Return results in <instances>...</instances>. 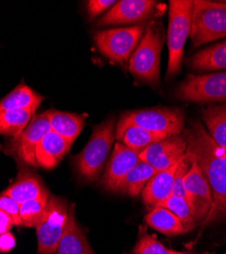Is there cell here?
Instances as JSON below:
<instances>
[{"mask_svg": "<svg viewBox=\"0 0 226 254\" xmlns=\"http://www.w3.org/2000/svg\"><path fill=\"white\" fill-rule=\"evenodd\" d=\"M183 133L188 142L186 154L198 164L212 193L211 210L202 224L206 226L226 217V151L199 121H193Z\"/></svg>", "mask_w": 226, "mask_h": 254, "instance_id": "6da1fadb", "label": "cell"}, {"mask_svg": "<svg viewBox=\"0 0 226 254\" xmlns=\"http://www.w3.org/2000/svg\"><path fill=\"white\" fill-rule=\"evenodd\" d=\"M164 40L165 34L163 25L152 20L130 58L129 70L136 79L158 86L160 82V57Z\"/></svg>", "mask_w": 226, "mask_h": 254, "instance_id": "7a4b0ae2", "label": "cell"}, {"mask_svg": "<svg viewBox=\"0 0 226 254\" xmlns=\"http://www.w3.org/2000/svg\"><path fill=\"white\" fill-rule=\"evenodd\" d=\"M115 127L114 116L95 126L89 142L84 150L75 157L76 171L86 181L95 182L103 170L115 139Z\"/></svg>", "mask_w": 226, "mask_h": 254, "instance_id": "3957f363", "label": "cell"}, {"mask_svg": "<svg viewBox=\"0 0 226 254\" xmlns=\"http://www.w3.org/2000/svg\"><path fill=\"white\" fill-rule=\"evenodd\" d=\"M194 1L171 0L169 2V22L167 30L168 64L166 77H172L181 70L183 49L191 35Z\"/></svg>", "mask_w": 226, "mask_h": 254, "instance_id": "277c9868", "label": "cell"}, {"mask_svg": "<svg viewBox=\"0 0 226 254\" xmlns=\"http://www.w3.org/2000/svg\"><path fill=\"white\" fill-rule=\"evenodd\" d=\"M129 125L140 126L154 132L168 136L180 135L184 131V115L179 109L153 108L122 113L116 124L115 137Z\"/></svg>", "mask_w": 226, "mask_h": 254, "instance_id": "5b68a950", "label": "cell"}, {"mask_svg": "<svg viewBox=\"0 0 226 254\" xmlns=\"http://www.w3.org/2000/svg\"><path fill=\"white\" fill-rule=\"evenodd\" d=\"M190 37L194 47L226 37V1L195 0Z\"/></svg>", "mask_w": 226, "mask_h": 254, "instance_id": "8992f818", "label": "cell"}, {"mask_svg": "<svg viewBox=\"0 0 226 254\" xmlns=\"http://www.w3.org/2000/svg\"><path fill=\"white\" fill-rule=\"evenodd\" d=\"M70 208L66 199L50 194L44 216L36 227L38 254H56L67 227Z\"/></svg>", "mask_w": 226, "mask_h": 254, "instance_id": "52a82bcc", "label": "cell"}, {"mask_svg": "<svg viewBox=\"0 0 226 254\" xmlns=\"http://www.w3.org/2000/svg\"><path fill=\"white\" fill-rule=\"evenodd\" d=\"M144 25L97 31L94 40L99 51L109 60L126 65L144 35Z\"/></svg>", "mask_w": 226, "mask_h": 254, "instance_id": "ba28073f", "label": "cell"}, {"mask_svg": "<svg viewBox=\"0 0 226 254\" xmlns=\"http://www.w3.org/2000/svg\"><path fill=\"white\" fill-rule=\"evenodd\" d=\"M48 111L34 116L19 135L6 140L2 151L12 156L18 163L37 167L36 150L39 142L50 131Z\"/></svg>", "mask_w": 226, "mask_h": 254, "instance_id": "9c48e42d", "label": "cell"}, {"mask_svg": "<svg viewBox=\"0 0 226 254\" xmlns=\"http://www.w3.org/2000/svg\"><path fill=\"white\" fill-rule=\"evenodd\" d=\"M175 95L181 101L195 103L226 102V71L189 75L179 83Z\"/></svg>", "mask_w": 226, "mask_h": 254, "instance_id": "30bf717a", "label": "cell"}, {"mask_svg": "<svg viewBox=\"0 0 226 254\" xmlns=\"http://www.w3.org/2000/svg\"><path fill=\"white\" fill-rule=\"evenodd\" d=\"M186 135L168 136L154 142L140 152V161L149 164L156 171H163L175 165L187 152Z\"/></svg>", "mask_w": 226, "mask_h": 254, "instance_id": "8fae6325", "label": "cell"}, {"mask_svg": "<svg viewBox=\"0 0 226 254\" xmlns=\"http://www.w3.org/2000/svg\"><path fill=\"white\" fill-rule=\"evenodd\" d=\"M191 161L192 166L184 180V188L188 193L189 202L198 226L202 225L208 217L213 204V198L209 184L202 174L201 169L195 161L192 159Z\"/></svg>", "mask_w": 226, "mask_h": 254, "instance_id": "7c38bea8", "label": "cell"}, {"mask_svg": "<svg viewBox=\"0 0 226 254\" xmlns=\"http://www.w3.org/2000/svg\"><path fill=\"white\" fill-rule=\"evenodd\" d=\"M156 10V2L152 0H121L103 15L96 24L97 27L134 24L145 22Z\"/></svg>", "mask_w": 226, "mask_h": 254, "instance_id": "4fadbf2b", "label": "cell"}, {"mask_svg": "<svg viewBox=\"0 0 226 254\" xmlns=\"http://www.w3.org/2000/svg\"><path fill=\"white\" fill-rule=\"evenodd\" d=\"M140 152L130 149L123 143L115 142L111 158L106 166L105 172L102 175L99 184L107 191L118 192L120 182L138 165Z\"/></svg>", "mask_w": 226, "mask_h": 254, "instance_id": "5bb4252c", "label": "cell"}, {"mask_svg": "<svg viewBox=\"0 0 226 254\" xmlns=\"http://www.w3.org/2000/svg\"><path fill=\"white\" fill-rule=\"evenodd\" d=\"M73 142L50 130L39 142L36 150V162L41 168L50 170L55 168L69 153Z\"/></svg>", "mask_w": 226, "mask_h": 254, "instance_id": "9a60e30c", "label": "cell"}, {"mask_svg": "<svg viewBox=\"0 0 226 254\" xmlns=\"http://www.w3.org/2000/svg\"><path fill=\"white\" fill-rule=\"evenodd\" d=\"M180 161V160H179ZM179 161L166 170L157 172L142 191V198L145 204L157 206L159 203L172 195L174 177Z\"/></svg>", "mask_w": 226, "mask_h": 254, "instance_id": "2e32d148", "label": "cell"}, {"mask_svg": "<svg viewBox=\"0 0 226 254\" xmlns=\"http://www.w3.org/2000/svg\"><path fill=\"white\" fill-rule=\"evenodd\" d=\"M56 254H95L75 219V204L71 205L67 227Z\"/></svg>", "mask_w": 226, "mask_h": 254, "instance_id": "e0dca14e", "label": "cell"}, {"mask_svg": "<svg viewBox=\"0 0 226 254\" xmlns=\"http://www.w3.org/2000/svg\"><path fill=\"white\" fill-rule=\"evenodd\" d=\"M45 190L46 188L39 176L23 167L14 182L10 184L1 194L7 195L19 204H23L26 201L36 198Z\"/></svg>", "mask_w": 226, "mask_h": 254, "instance_id": "ac0fdd59", "label": "cell"}, {"mask_svg": "<svg viewBox=\"0 0 226 254\" xmlns=\"http://www.w3.org/2000/svg\"><path fill=\"white\" fill-rule=\"evenodd\" d=\"M43 100V96L22 82L2 100H0V112L14 110H30L36 112Z\"/></svg>", "mask_w": 226, "mask_h": 254, "instance_id": "d6986e66", "label": "cell"}, {"mask_svg": "<svg viewBox=\"0 0 226 254\" xmlns=\"http://www.w3.org/2000/svg\"><path fill=\"white\" fill-rule=\"evenodd\" d=\"M48 116L50 129L73 143L85 124V117L75 113L48 110Z\"/></svg>", "mask_w": 226, "mask_h": 254, "instance_id": "ffe728a7", "label": "cell"}, {"mask_svg": "<svg viewBox=\"0 0 226 254\" xmlns=\"http://www.w3.org/2000/svg\"><path fill=\"white\" fill-rule=\"evenodd\" d=\"M189 66L196 71H211L226 68V41L204 49L189 59Z\"/></svg>", "mask_w": 226, "mask_h": 254, "instance_id": "44dd1931", "label": "cell"}, {"mask_svg": "<svg viewBox=\"0 0 226 254\" xmlns=\"http://www.w3.org/2000/svg\"><path fill=\"white\" fill-rule=\"evenodd\" d=\"M157 172L149 164L140 162L120 182L118 192L132 197L138 196Z\"/></svg>", "mask_w": 226, "mask_h": 254, "instance_id": "7402d4cb", "label": "cell"}, {"mask_svg": "<svg viewBox=\"0 0 226 254\" xmlns=\"http://www.w3.org/2000/svg\"><path fill=\"white\" fill-rule=\"evenodd\" d=\"M212 139L226 151V105H211L202 112Z\"/></svg>", "mask_w": 226, "mask_h": 254, "instance_id": "603a6c76", "label": "cell"}, {"mask_svg": "<svg viewBox=\"0 0 226 254\" xmlns=\"http://www.w3.org/2000/svg\"><path fill=\"white\" fill-rule=\"evenodd\" d=\"M166 137L168 135L165 133L154 132L142 128L140 126L129 125L115 138L130 149L141 152L150 144L165 139Z\"/></svg>", "mask_w": 226, "mask_h": 254, "instance_id": "cb8c5ba5", "label": "cell"}, {"mask_svg": "<svg viewBox=\"0 0 226 254\" xmlns=\"http://www.w3.org/2000/svg\"><path fill=\"white\" fill-rule=\"evenodd\" d=\"M146 223L153 229L167 236L180 235L187 233L180 220L167 208L161 206L153 209L145 217Z\"/></svg>", "mask_w": 226, "mask_h": 254, "instance_id": "d4e9b609", "label": "cell"}, {"mask_svg": "<svg viewBox=\"0 0 226 254\" xmlns=\"http://www.w3.org/2000/svg\"><path fill=\"white\" fill-rule=\"evenodd\" d=\"M34 113L30 110L0 112V135L11 138L19 135L33 119Z\"/></svg>", "mask_w": 226, "mask_h": 254, "instance_id": "484cf974", "label": "cell"}, {"mask_svg": "<svg viewBox=\"0 0 226 254\" xmlns=\"http://www.w3.org/2000/svg\"><path fill=\"white\" fill-rule=\"evenodd\" d=\"M49 196L50 193L46 189L43 193H41L36 198L20 204L19 216L23 226L28 228H36L38 226L44 216Z\"/></svg>", "mask_w": 226, "mask_h": 254, "instance_id": "4316f807", "label": "cell"}, {"mask_svg": "<svg viewBox=\"0 0 226 254\" xmlns=\"http://www.w3.org/2000/svg\"><path fill=\"white\" fill-rule=\"evenodd\" d=\"M157 206L167 208L172 214H174L180 220L186 232H190L197 227L192 206L187 199L176 195H170L167 199L162 201Z\"/></svg>", "mask_w": 226, "mask_h": 254, "instance_id": "83f0119b", "label": "cell"}, {"mask_svg": "<svg viewBox=\"0 0 226 254\" xmlns=\"http://www.w3.org/2000/svg\"><path fill=\"white\" fill-rule=\"evenodd\" d=\"M132 254H181V252L168 249L154 236L142 233Z\"/></svg>", "mask_w": 226, "mask_h": 254, "instance_id": "f1b7e54d", "label": "cell"}, {"mask_svg": "<svg viewBox=\"0 0 226 254\" xmlns=\"http://www.w3.org/2000/svg\"><path fill=\"white\" fill-rule=\"evenodd\" d=\"M191 166H192V161L190 157L187 154H184V156L180 159L176 169L174 184H173V191H172V195L180 196L184 199H187L188 201H189V196L186 191V188H184V180H186V177L190 171Z\"/></svg>", "mask_w": 226, "mask_h": 254, "instance_id": "f546056e", "label": "cell"}, {"mask_svg": "<svg viewBox=\"0 0 226 254\" xmlns=\"http://www.w3.org/2000/svg\"><path fill=\"white\" fill-rule=\"evenodd\" d=\"M0 209L5 211V213L12 219L15 226H23L22 220H20L19 216L20 204L16 202L14 199L7 195L0 194Z\"/></svg>", "mask_w": 226, "mask_h": 254, "instance_id": "4dcf8cb0", "label": "cell"}, {"mask_svg": "<svg viewBox=\"0 0 226 254\" xmlns=\"http://www.w3.org/2000/svg\"><path fill=\"white\" fill-rule=\"evenodd\" d=\"M116 1L113 0H90L87 2L88 14L91 20L106 11L109 7H112Z\"/></svg>", "mask_w": 226, "mask_h": 254, "instance_id": "1f68e13d", "label": "cell"}, {"mask_svg": "<svg viewBox=\"0 0 226 254\" xmlns=\"http://www.w3.org/2000/svg\"><path fill=\"white\" fill-rule=\"evenodd\" d=\"M15 237L10 232L0 235V252H9L15 246Z\"/></svg>", "mask_w": 226, "mask_h": 254, "instance_id": "d6a6232c", "label": "cell"}, {"mask_svg": "<svg viewBox=\"0 0 226 254\" xmlns=\"http://www.w3.org/2000/svg\"><path fill=\"white\" fill-rule=\"evenodd\" d=\"M13 225L14 223L12 219L5 213V211L0 209V235L9 232Z\"/></svg>", "mask_w": 226, "mask_h": 254, "instance_id": "836d02e7", "label": "cell"}, {"mask_svg": "<svg viewBox=\"0 0 226 254\" xmlns=\"http://www.w3.org/2000/svg\"><path fill=\"white\" fill-rule=\"evenodd\" d=\"M183 254H194V253H183Z\"/></svg>", "mask_w": 226, "mask_h": 254, "instance_id": "e575fe53", "label": "cell"}, {"mask_svg": "<svg viewBox=\"0 0 226 254\" xmlns=\"http://www.w3.org/2000/svg\"><path fill=\"white\" fill-rule=\"evenodd\" d=\"M181 254H183V252H181Z\"/></svg>", "mask_w": 226, "mask_h": 254, "instance_id": "d590c367", "label": "cell"}, {"mask_svg": "<svg viewBox=\"0 0 226 254\" xmlns=\"http://www.w3.org/2000/svg\"><path fill=\"white\" fill-rule=\"evenodd\" d=\"M224 254H226V252H225V253H224Z\"/></svg>", "mask_w": 226, "mask_h": 254, "instance_id": "8d00e7d4", "label": "cell"}]
</instances>
